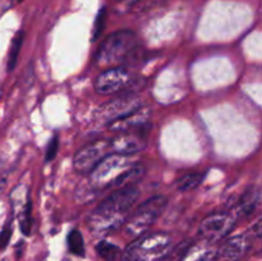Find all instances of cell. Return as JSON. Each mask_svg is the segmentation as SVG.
Returning a JSON list of instances; mask_svg holds the SVG:
<instances>
[{
  "label": "cell",
  "mask_w": 262,
  "mask_h": 261,
  "mask_svg": "<svg viewBox=\"0 0 262 261\" xmlns=\"http://www.w3.org/2000/svg\"><path fill=\"white\" fill-rule=\"evenodd\" d=\"M140 197L136 186L124 187L113 192L90 215L87 223L96 234H106L118 229L127 220L129 210Z\"/></svg>",
  "instance_id": "obj_1"
},
{
  "label": "cell",
  "mask_w": 262,
  "mask_h": 261,
  "mask_svg": "<svg viewBox=\"0 0 262 261\" xmlns=\"http://www.w3.org/2000/svg\"><path fill=\"white\" fill-rule=\"evenodd\" d=\"M138 38L129 30L117 31L104 40L97 51L96 60L100 67L115 68L125 63L138 50Z\"/></svg>",
  "instance_id": "obj_2"
},
{
  "label": "cell",
  "mask_w": 262,
  "mask_h": 261,
  "mask_svg": "<svg viewBox=\"0 0 262 261\" xmlns=\"http://www.w3.org/2000/svg\"><path fill=\"white\" fill-rule=\"evenodd\" d=\"M171 251V238L165 233H147L130 243L120 261H164Z\"/></svg>",
  "instance_id": "obj_3"
},
{
  "label": "cell",
  "mask_w": 262,
  "mask_h": 261,
  "mask_svg": "<svg viewBox=\"0 0 262 261\" xmlns=\"http://www.w3.org/2000/svg\"><path fill=\"white\" fill-rule=\"evenodd\" d=\"M135 164L129 156L119 154H109L105 156L91 171L89 176V186L92 191H102L107 188H115L120 177L129 170Z\"/></svg>",
  "instance_id": "obj_4"
},
{
  "label": "cell",
  "mask_w": 262,
  "mask_h": 261,
  "mask_svg": "<svg viewBox=\"0 0 262 261\" xmlns=\"http://www.w3.org/2000/svg\"><path fill=\"white\" fill-rule=\"evenodd\" d=\"M166 197L154 196L146 200L136 209V211L125 220V229L128 234L140 237L163 214L166 206Z\"/></svg>",
  "instance_id": "obj_5"
},
{
  "label": "cell",
  "mask_w": 262,
  "mask_h": 261,
  "mask_svg": "<svg viewBox=\"0 0 262 261\" xmlns=\"http://www.w3.org/2000/svg\"><path fill=\"white\" fill-rule=\"evenodd\" d=\"M235 220L237 217L232 212H214L207 215L200 225V235L207 242H219L234 229Z\"/></svg>",
  "instance_id": "obj_6"
},
{
  "label": "cell",
  "mask_w": 262,
  "mask_h": 261,
  "mask_svg": "<svg viewBox=\"0 0 262 261\" xmlns=\"http://www.w3.org/2000/svg\"><path fill=\"white\" fill-rule=\"evenodd\" d=\"M132 74L123 67L105 69L95 79V90L100 95H113L123 91L132 83Z\"/></svg>",
  "instance_id": "obj_7"
},
{
  "label": "cell",
  "mask_w": 262,
  "mask_h": 261,
  "mask_svg": "<svg viewBox=\"0 0 262 261\" xmlns=\"http://www.w3.org/2000/svg\"><path fill=\"white\" fill-rule=\"evenodd\" d=\"M110 154L109 141H95L89 143L74 156V169L79 173H90L102 159Z\"/></svg>",
  "instance_id": "obj_8"
},
{
  "label": "cell",
  "mask_w": 262,
  "mask_h": 261,
  "mask_svg": "<svg viewBox=\"0 0 262 261\" xmlns=\"http://www.w3.org/2000/svg\"><path fill=\"white\" fill-rule=\"evenodd\" d=\"M141 106H142V104L135 95H125V96L113 100V101L104 105L100 109L99 115L107 125L114 120L120 119V118L136 112Z\"/></svg>",
  "instance_id": "obj_9"
},
{
  "label": "cell",
  "mask_w": 262,
  "mask_h": 261,
  "mask_svg": "<svg viewBox=\"0 0 262 261\" xmlns=\"http://www.w3.org/2000/svg\"><path fill=\"white\" fill-rule=\"evenodd\" d=\"M109 146L112 153L130 156L145 148L146 140L138 133L122 132L119 136L109 141Z\"/></svg>",
  "instance_id": "obj_10"
},
{
  "label": "cell",
  "mask_w": 262,
  "mask_h": 261,
  "mask_svg": "<svg viewBox=\"0 0 262 261\" xmlns=\"http://www.w3.org/2000/svg\"><path fill=\"white\" fill-rule=\"evenodd\" d=\"M250 247V241L246 235H234L225 241L215 255L214 261H239Z\"/></svg>",
  "instance_id": "obj_11"
},
{
  "label": "cell",
  "mask_w": 262,
  "mask_h": 261,
  "mask_svg": "<svg viewBox=\"0 0 262 261\" xmlns=\"http://www.w3.org/2000/svg\"><path fill=\"white\" fill-rule=\"evenodd\" d=\"M148 119H150V110L141 106L136 112L112 122L110 124H107V127L114 132H129L130 129H135V128H142L148 122Z\"/></svg>",
  "instance_id": "obj_12"
},
{
  "label": "cell",
  "mask_w": 262,
  "mask_h": 261,
  "mask_svg": "<svg viewBox=\"0 0 262 261\" xmlns=\"http://www.w3.org/2000/svg\"><path fill=\"white\" fill-rule=\"evenodd\" d=\"M260 204V191L255 187L247 189L238 202V216H250L255 212L256 207Z\"/></svg>",
  "instance_id": "obj_13"
},
{
  "label": "cell",
  "mask_w": 262,
  "mask_h": 261,
  "mask_svg": "<svg viewBox=\"0 0 262 261\" xmlns=\"http://www.w3.org/2000/svg\"><path fill=\"white\" fill-rule=\"evenodd\" d=\"M216 251L205 246H192L184 251L179 261H214Z\"/></svg>",
  "instance_id": "obj_14"
},
{
  "label": "cell",
  "mask_w": 262,
  "mask_h": 261,
  "mask_svg": "<svg viewBox=\"0 0 262 261\" xmlns=\"http://www.w3.org/2000/svg\"><path fill=\"white\" fill-rule=\"evenodd\" d=\"M206 174L205 173H189L182 177L178 182H177V188L181 192H188L192 189L197 188L200 184L204 182Z\"/></svg>",
  "instance_id": "obj_15"
},
{
  "label": "cell",
  "mask_w": 262,
  "mask_h": 261,
  "mask_svg": "<svg viewBox=\"0 0 262 261\" xmlns=\"http://www.w3.org/2000/svg\"><path fill=\"white\" fill-rule=\"evenodd\" d=\"M96 251L100 257L104 258L105 261H117L122 255V250L117 245L106 242V241H101L96 246Z\"/></svg>",
  "instance_id": "obj_16"
},
{
  "label": "cell",
  "mask_w": 262,
  "mask_h": 261,
  "mask_svg": "<svg viewBox=\"0 0 262 261\" xmlns=\"http://www.w3.org/2000/svg\"><path fill=\"white\" fill-rule=\"evenodd\" d=\"M23 37H25V35H23L22 31H19V32L14 36V38H13L12 45H10L9 55H8V63H7V68L9 72H12L13 69L15 68V66H17L18 55H19L20 48H22V44H23Z\"/></svg>",
  "instance_id": "obj_17"
},
{
  "label": "cell",
  "mask_w": 262,
  "mask_h": 261,
  "mask_svg": "<svg viewBox=\"0 0 262 261\" xmlns=\"http://www.w3.org/2000/svg\"><path fill=\"white\" fill-rule=\"evenodd\" d=\"M67 241H68L69 251H71L73 255L83 257L84 256V242H83V237H82V233L77 229L71 230V233L68 234Z\"/></svg>",
  "instance_id": "obj_18"
},
{
  "label": "cell",
  "mask_w": 262,
  "mask_h": 261,
  "mask_svg": "<svg viewBox=\"0 0 262 261\" xmlns=\"http://www.w3.org/2000/svg\"><path fill=\"white\" fill-rule=\"evenodd\" d=\"M105 23H106V9L102 8L96 15V19H95V25H94V33H92V40L96 41L97 38L101 36L102 31H104Z\"/></svg>",
  "instance_id": "obj_19"
},
{
  "label": "cell",
  "mask_w": 262,
  "mask_h": 261,
  "mask_svg": "<svg viewBox=\"0 0 262 261\" xmlns=\"http://www.w3.org/2000/svg\"><path fill=\"white\" fill-rule=\"evenodd\" d=\"M31 207H32V204H31V200H28L27 205H26L25 212H23V219L20 222V229H22L23 234L30 235L31 229H32V215H31Z\"/></svg>",
  "instance_id": "obj_20"
},
{
  "label": "cell",
  "mask_w": 262,
  "mask_h": 261,
  "mask_svg": "<svg viewBox=\"0 0 262 261\" xmlns=\"http://www.w3.org/2000/svg\"><path fill=\"white\" fill-rule=\"evenodd\" d=\"M59 150V137L58 136H54L53 138L49 142L48 147H46V154H45V160L51 161L56 156Z\"/></svg>",
  "instance_id": "obj_21"
},
{
  "label": "cell",
  "mask_w": 262,
  "mask_h": 261,
  "mask_svg": "<svg viewBox=\"0 0 262 261\" xmlns=\"http://www.w3.org/2000/svg\"><path fill=\"white\" fill-rule=\"evenodd\" d=\"M10 237H12V229L9 227H5L0 232V250H4L7 247L10 241Z\"/></svg>",
  "instance_id": "obj_22"
},
{
  "label": "cell",
  "mask_w": 262,
  "mask_h": 261,
  "mask_svg": "<svg viewBox=\"0 0 262 261\" xmlns=\"http://www.w3.org/2000/svg\"><path fill=\"white\" fill-rule=\"evenodd\" d=\"M13 0H0V17L12 8Z\"/></svg>",
  "instance_id": "obj_23"
},
{
  "label": "cell",
  "mask_w": 262,
  "mask_h": 261,
  "mask_svg": "<svg viewBox=\"0 0 262 261\" xmlns=\"http://www.w3.org/2000/svg\"><path fill=\"white\" fill-rule=\"evenodd\" d=\"M5 184H7V173H5V170L0 169V194L4 191Z\"/></svg>",
  "instance_id": "obj_24"
},
{
  "label": "cell",
  "mask_w": 262,
  "mask_h": 261,
  "mask_svg": "<svg viewBox=\"0 0 262 261\" xmlns=\"http://www.w3.org/2000/svg\"><path fill=\"white\" fill-rule=\"evenodd\" d=\"M2 95H3V89H2V86H0V97H2Z\"/></svg>",
  "instance_id": "obj_25"
},
{
  "label": "cell",
  "mask_w": 262,
  "mask_h": 261,
  "mask_svg": "<svg viewBox=\"0 0 262 261\" xmlns=\"http://www.w3.org/2000/svg\"><path fill=\"white\" fill-rule=\"evenodd\" d=\"M18 2H23V0H18Z\"/></svg>",
  "instance_id": "obj_26"
}]
</instances>
